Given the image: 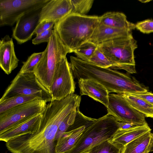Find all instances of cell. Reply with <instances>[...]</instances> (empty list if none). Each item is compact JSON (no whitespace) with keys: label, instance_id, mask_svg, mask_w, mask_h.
I'll list each match as a JSON object with an SVG mask.
<instances>
[{"label":"cell","instance_id":"7a4b0ae2","mask_svg":"<svg viewBox=\"0 0 153 153\" xmlns=\"http://www.w3.org/2000/svg\"><path fill=\"white\" fill-rule=\"evenodd\" d=\"M100 18L71 13L56 22L53 29L65 46L74 52L89 40L99 25Z\"/></svg>","mask_w":153,"mask_h":153},{"label":"cell","instance_id":"ffe728a7","mask_svg":"<svg viewBox=\"0 0 153 153\" xmlns=\"http://www.w3.org/2000/svg\"><path fill=\"white\" fill-rule=\"evenodd\" d=\"M153 136L147 132L123 146L121 153H149Z\"/></svg>","mask_w":153,"mask_h":153},{"label":"cell","instance_id":"4316f807","mask_svg":"<svg viewBox=\"0 0 153 153\" xmlns=\"http://www.w3.org/2000/svg\"><path fill=\"white\" fill-rule=\"evenodd\" d=\"M43 55L42 52L34 53L30 56L23 65L19 72H33L34 70L41 60Z\"/></svg>","mask_w":153,"mask_h":153},{"label":"cell","instance_id":"1f68e13d","mask_svg":"<svg viewBox=\"0 0 153 153\" xmlns=\"http://www.w3.org/2000/svg\"><path fill=\"white\" fill-rule=\"evenodd\" d=\"M131 94L142 99L153 106V93L147 91L145 92Z\"/></svg>","mask_w":153,"mask_h":153},{"label":"cell","instance_id":"30bf717a","mask_svg":"<svg viewBox=\"0 0 153 153\" xmlns=\"http://www.w3.org/2000/svg\"><path fill=\"white\" fill-rule=\"evenodd\" d=\"M108 113L118 122L148 124L144 114L131 107L120 94H110Z\"/></svg>","mask_w":153,"mask_h":153},{"label":"cell","instance_id":"9c48e42d","mask_svg":"<svg viewBox=\"0 0 153 153\" xmlns=\"http://www.w3.org/2000/svg\"><path fill=\"white\" fill-rule=\"evenodd\" d=\"M74 76L70 63L66 57L59 62L50 88L52 101L63 99L73 94L76 88Z\"/></svg>","mask_w":153,"mask_h":153},{"label":"cell","instance_id":"cb8c5ba5","mask_svg":"<svg viewBox=\"0 0 153 153\" xmlns=\"http://www.w3.org/2000/svg\"><path fill=\"white\" fill-rule=\"evenodd\" d=\"M97 48V45L88 41L81 45L74 53L77 57L88 62Z\"/></svg>","mask_w":153,"mask_h":153},{"label":"cell","instance_id":"484cf974","mask_svg":"<svg viewBox=\"0 0 153 153\" xmlns=\"http://www.w3.org/2000/svg\"><path fill=\"white\" fill-rule=\"evenodd\" d=\"M87 62L103 68H112L115 66L114 64L110 61L98 48Z\"/></svg>","mask_w":153,"mask_h":153},{"label":"cell","instance_id":"603a6c76","mask_svg":"<svg viewBox=\"0 0 153 153\" xmlns=\"http://www.w3.org/2000/svg\"><path fill=\"white\" fill-rule=\"evenodd\" d=\"M123 146L108 140L93 147L85 153H121Z\"/></svg>","mask_w":153,"mask_h":153},{"label":"cell","instance_id":"44dd1931","mask_svg":"<svg viewBox=\"0 0 153 153\" xmlns=\"http://www.w3.org/2000/svg\"><path fill=\"white\" fill-rule=\"evenodd\" d=\"M132 108L146 117L153 118V106L142 99L130 93L120 94Z\"/></svg>","mask_w":153,"mask_h":153},{"label":"cell","instance_id":"52a82bcc","mask_svg":"<svg viewBox=\"0 0 153 153\" xmlns=\"http://www.w3.org/2000/svg\"><path fill=\"white\" fill-rule=\"evenodd\" d=\"M47 101L38 99L15 106L0 114V133L39 114H42Z\"/></svg>","mask_w":153,"mask_h":153},{"label":"cell","instance_id":"4dcf8cb0","mask_svg":"<svg viewBox=\"0 0 153 153\" xmlns=\"http://www.w3.org/2000/svg\"><path fill=\"white\" fill-rule=\"evenodd\" d=\"M56 22L53 21H46L40 22L37 27L34 34L36 35L53 27Z\"/></svg>","mask_w":153,"mask_h":153},{"label":"cell","instance_id":"8fae6325","mask_svg":"<svg viewBox=\"0 0 153 153\" xmlns=\"http://www.w3.org/2000/svg\"><path fill=\"white\" fill-rule=\"evenodd\" d=\"M42 7L26 13L18 19L13 29L12 35L18 44H21L31 39L40 23V13Z\"/></svg>","mask_w":153,"mask_h":153},{"label":"cell","instance_id":"f1b7e54d","mask_svg":"<svg viewBox=\"0 0 153 153\" xmlns=\"http://www.w3.org/2000/svg\"><path fill=\"white\" fill-rule=\"evenodd\" d=\"M135 28L140 32L146 34L153 32V19H148L137 22Z\"/></svg>","mask_w":153,"mask_h":153},{"label":"cell","instance_id":"ba28073f","mask_svg":"<svg viewBox=\"0 0 153 153\" xmlns=\"http://www.w3.org/2000/svg\"><path fill=\"white\" fill-rule=\"evenodd\" d=\"M50 0H0V26H12L22 15Z\"/></svg>","mask_w":153,"mask_h":153},{"label":"cell","instance_id":"7402d4cb","mask_svg":"<svg viewBox=\"0 0 153 153\" xmlns=\"http://www.w3.org/2000/svg\"><path fill=\"white\" fill-rule=\"evenodd\" d=\"M40 99L32 95H19L0 100V114L15 106Z\"/></svg>","mask_w":153,"mask_h":153},{"label":"cell","instance_id":"3957f363","mask_svg":"<svg viewBox=\"0 0 153 153\" xmlns=\"http://www.w3.org/2000/svg\"><path fill=\"white\" fill-rule=\"evenodd\" d=\"M137 41L132 33L97 45V48L115 65L112 69H122L130 74L137 73L134 55Z\"/></svg>","mask_w":153,"mask_h":153},{"label":"cell","instance_id":"2e32d148","mask_svg":"<svg viewBox=\"0 0 153 153\" xmlns=\"http://www.w3.org/2000/svg\"><path fill=\"white\" fill-rule=\"evenodd\" d=\"M132 33V31L130 30L116 28L99 24L88 41L98 45Z\"/></svg>","mask_w":153,"mask_h":153},{"label":"cell","instance_id":"d6a6232c","mask_svg":"<svg viewBox=\"0 0 153 153\" xmlns=\"http://www.w3.org/2000/svg\"><path fill=\"white\" fill-rule=\"evenodd\" d=\"M143 124L134 123L122 122H119V129H126L143 126Z\"/></svg>","mask_w":153,"mask_h":153},{"label":"cell","instance_id":"d4e9b609","mask_svg":"<svg viewBox=\"0 0 153 153\" xmlns=\"http://www.w3.org/2000/svg\"><path fill=\"white\" fill-rule=\"evenodd\" d=\"M72 6L71 13L85 15L90 10L93 0H70Z\"/></svg>","mask_w":153,"mask_h":153},{"label":"cell","instance_id":"9a60e30c","mask_svg":"<svg viewBox=\"0 0 153 153\" xmlns=\"http://www.w3.org/2000/svg\"><path fill=\"white\" fill-rule=\"evenodd\" d=\"M19 60L16 57L12 38L6 35L0 41V66L7 75L18 66Z\"/></svg>","mask_w":153,"mask_h":153},{"label":"cell","instance_id":"d6986e66","mask_svg":"<svg viewBox=\"0 0 153 153\" xmlns=\"http://www.w3.org/2000/svg\"><path fill=\"white\" fill-rule=\"evenodd\" d=\"M151 130L148 124L128 129H118L109 140L124 146L142 134Z\"/></svg>","mask_w":153,"mask_h":153},{"label":"cell","instance_id":"83f0119b","mask_svg":"<svg viewBox=\"0 0 153 153\" xmlns=\"http://www.w3.org/2000/svg\"><path fill=\"white\" fill-rule=\"evenodd\" d=\"M79 108L74 110L68 114L60 124L56 134L55 141H57L61 135L68 131L69 128L74 124L77 112Z\"/></svg>","mask_w":153,"mask_h":153},{"label":"cell","instance_id":"5bb4252c","mask_svg":"<svg viewBox=\"0 0 153 153\" xmlns=\"http://www.w3.org/2000/svg\"><path fill=\"white\" fill-rule=\"evenodd\" d=\"M78 80L81 95L88 96L108 107L109 93L103 85L90 79L80 78Z\"/></svg>","mask_w":153,"mask_h":153},{"label":"cell","instance_id":"6da1fadb","mask_svg":"<svg viewBox=\"0 0 153 153\" xmlns=\"http://www.w3.org/2000/svg\"><path fill=\"white\" fill-rule=\"evenodd\" d=\"M70 66L74 76L94 79L103 85L109 93L120 94L148 91V88L134 77L110 68L98 67L73 56L70 57Z\"/></svg>","mask_w":153,"mask_h":153},{"label":"cell","instance_id":"8992f818","mask_svg":"<svg viewBox=\"0 0 153 153\" xmlns=\"http://www.w3.org/2000/svg\"><path fill=\"white\" fill-rule=\"evenodd\" d=\"M19 95H32L50 102L52 95L33 72L19 73L11 82L0 100Z\"/></svg>","mask_w":153,"mask_h":153},{"label":"cell","instance_id":"ac0fdd59","mask_svg":"<svg viewBox=\"0 0 153 153\" xmlns=\"http://www.w3.org/2000/svg\"><path fill=\"white\" fill-rule=\"evenodd\" d=\"M86 127L83 126L63 133L57 141L56 153H65L73 147Z\"/></svg>","mask_w":153,"mask_h":153},{"label":"cell","instance_id":"f546056e","mask_svg":"<svg viewBox=\"0 0 153 153\" xmlns=\"http://www.w3.org/2000/svg\"><path fill=\"white\" fill-rule=\"evenodd\" d=\"M53 27L36 35V36L32 40V43L35 45L44 42H48L53 33Z\"/></svg>","mask_w":153,"mask_h":153},{"label":"cell","instance_id":"e575fe53","mask_svg":"<svg viewBox=\"0 0 153 153\" xmlns=\"http://www.w3.org/2000/svg\"></svg>","mask_w":153,"mask_h":153},{"label":"cell","instance_id":"e0dca14e","mask_svg":"<svg viewBox=\"0 0 153 153\" xmlns=\"http://www.w3.org/2000/svg\"><path fill=\"white\" fill-rule=\"evenodd\" d=\"M100 25L114 28L132 31L136 29L135 24L128 21L123 13L110 12L100 16Z\"/></svg>","mask_w":153,"mask_h":153},{"label":"cell","instance_id":"4fadbf2b","mask_svg":"<svg viewBox=\"0 0 153 153\" xmlns=\"http://www.w3.org/2000/svg\"><path fill=\"white\" fill-rule=\"evenodd\" d=\"M42 114L27 119L0 133V140L6 143L10 140L27 134H33L39 129Z\"/></svg>","mask_w":153,"mask_h":153},{"label":"cell","instance_id":"5b68a950","mask_svg":"<svg viewBox=\"0 0 153 153\" xmlns=\"http://www.w3.org/2000/svg\"><path fill=\"white\" fill-rule=\"evenodd\" d=\"M71 53V51L63 44L54 30L43 51L42 57L33 72L40 82L50 92L59 62L63 58L66 57L68 53Z\"/></svg>","mask_w":153,"mask_h":153},{"label":"cell","instance_id":"836d02e7","mask_svg":"<svg viewBox=\"0 0 153 153\" xmlns=\"http://www.w3.org/2000/svg\"><path fill=\"white\" fill-rule=\"evenodd\" d=\"M153 151V136L152 138V141L150 146L149 152Z\"/></svg>","mask_w":153,"mask_h":153},{"label":"cell","instance_id":"7c38bea8","mask_svg":"<svg viewBox=\"0 0 153 153\" xmlns=\"http://www.w3.org/2000/svg\"><path fill=\"white\" fill-rule=\"evenodd\" d=\"M70 0H50L42 7L40 22L51 21L56 22L71 13Z\"/></svg>","mask_w":153,"mask_h":153},{"label":"cell","instance_id":"277c9868","mask_svg":"<svg viewBox=\"0 0 153 153\" xmlns=\"http://www.w3.org/2000/svg\"><path fill=\"white\" fill-rule=\"evenodd\" d=\"M119 129V122L107 113L86 128L75 145L65 153H85L88 150L111 139Z\"/></svg>","mask_w":153,"mask_h":153}]
</instances>
